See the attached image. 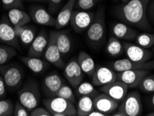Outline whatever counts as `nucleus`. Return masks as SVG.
Returning a JSON list of instances; mask_svg holds the SVG:
<instances>
[{"mask_svg":"<svg viewBox=\"0 0 154 116\" xmlns=\"http://www.w3.org/2000/svg\"><path fill=\"white\" fill-rule=\"evenodd\" d=\"M151 0H129L116 6L115 15L122 22L144 31L152 29L147 17V7Z\"/></svg>","mask_w":154,"mask_h":116,"instance_id":"obj_1","label":"nucleus"},{"mask_svg":"<svg viewBox=\"0 0 154 116\" xmlns=\"http://www.w3.org/2000/svg\"><path fill=\"white\" fill-rule=\"evenodd\" d=\"M47 110L53 116H76V108L74 104L60 97H47L43 100Z\"/></svg>","mask_w":154,"mask_h":116,"instance_id":"obj_2","label":"nucleus"},{"mask_svg":"<svg viewBox=\"0 0 154 116\" xmlns=\"http://www.w3.org/2000/svg\"><path fill=\"white\" fill-rule=\"evenodd\" d=\"M18 99L29 111L39 105L41 94L39 86L35 81H31L24 84L18 91Z\"/></svg>","mask_w":154,"mask_h":116,"instance_id":"obj_3","label":"nucleus"},{"mask_svg":"<svg viewBox=\"0 0 154 116\" xmlns=\"http://www.w3.org/2000/svg\"><path fill=\"white\" fill-rule=\"evenodd\" d=\"M106 33V17L104 9L99 8L95 13L94 19L87 29L86 36L90 43L98 45L103 41Z\"/></svg>","mask_w":154,"mask_h":116,"instance_id":"obj_4","label":"nucleus"},{"mask_svg":"<svg viewBox=\"0 0 154 116\" xmlns=\"http://www.w3.org/2000/svg\"><path fill=\"white\" fill-rule=\"evenodd\" d=\"M117 110L124 113L126 116H139L142 113L143 108L141 97L137 91L127 93L119 105Z\"/></svg>","mask_w":154,"mask_h":116,"instance_id":"obj_5","label":"nucleus"},{"mask_svg":"<svg viewBox=\"0 0 154 116\" xmlns=\"http://www.w3.org/2000/svg\"><path fill=\"white\" fill-rule=\"evenodd\" d=\"M45 60L54 66L64 69L65 63L56 43V31H51L49 34V41L44 52Z\"/></svg>","mask_w":154,"mask_h":116,"instance_id":"obj_6","label":"nucleus"},{"mask_svg":"<svg viewBox=\"0 0 154 116\" xmlns=\"http://www.w3.org/2000/svg\"><path fill=\"white\" fill-rule=\"evenodd\" d=\"M0 73L6 87L9 89H15L19 87L23 79L21 67L16 65H0Z\"/></svg>","mask_w":154,"mask_h":116,"instance_id":"obj_7","label":"nucleus"},{"mask_svg":"<svg viewBox=\"0 0 154 116\" xmlns=\"http://www.w3.org/2000/svg\"><path fill=\"white\" fill-rule=\"evenodd\" d=\"M95 13L88 11L74 10L69 24L76 33H81L87 30L92 23Z\"/></svg>","mask_w":154,"mask_h":116,"instance_id":"obj_8","label":"nucleus"},{"mask_svg":"<svg viewBox=\"0 0 154 116\" xmlns=\"http://www.w3.org/2000/svg\"><path fill=\"white\" fill-rule=\"evenodd\" d=\"M19 40L8 17H2L0 20V42L10 45L14 48H19Z\"/></svg>","mask_w":154,"mask_h":116,"instance_id":"obj_9","label":"nucleus"},{"mask_svg":"<svg viewBox=\"0 0 154 116\" xmlns=\"http://www.w3.org/2000/svg\"><path fill=\"white\" fill-rule=\"evenodd\" d=\"M109 67L115 72H120L132 70H153L154 69V61L139 63L134 62L128 58L119 59L109 63Z\"/></svg>","mask_w":154,"mask_h":116,"instance_id":"obj_10","label":"nucleus"},{"mask_svg":"<svg viewBox=\"0 0 154 116\" xmlns=\"http://www.w3.org/2000/svg\"><path fill=\"white\" fill-rule=\"evenodd\" d=\"M124 52L127 58L134 62L143 63L149 61L153 56V54L148 49L143 48L136 44L123 42Z\"/></svg>","mask_w":154,"mask_h":116,"instance_id":"obj_11","label":"nucleus"},{"mask_svg":"<svg viewBox=\"0 0 154 116\" xmlns=\"http://www.w3.org/2000/svg\"><path fill=\"white\" fill-rule=\"evenodd\" d=\"M64 76L72 88H76L84 79V72L79 66L77 59L72 58L65 65Z\"/></svg>","mask_w":154,"mask_h":116,"instance_id":"obj_12","label":"nucleus"},{"mask_svg":"<svg viewBox=\"0 0 154 116\" xmlns=\"http://www.w3.org/2000/svg\"><path fill=\"white\" fill-rule=\"evenodd\" d=\"M150 73V70H132L117 72V80L125 83L128 88H136L142 79Z\"/></svg>","mask_w":154,"mask_h":116,"instance_id":"obj_13","label":"nucleus"},{"mask_svg":"<svg viewBox=\"0 0 154 116\" xmlns=\"http://www.w3.org/2000/svg\"><path fill=\"white\" fill-rule=\"evenodd\" d=\"M128 86L125 83L116 80L113 82L100 86V91L112 97L119 103L126 96Z\"/></svg>","mask_w":154,"mask_h":116,"instance_id":"obj_14","label":"nucleus"},{"mask_svg":"<svg viewBox=\"0 0 154 116\" xmlns=\"http://www.w3.org/2000/svg\"><path fill=\"white\" fill-rule=\"evenodd\" d=\"M29 15L35 23L42 26L54 27L56 25V18L52 16L42 6L35 5L29 9Z\"/></svg>","mask_w":154,"mask_h":116,"instance_id":"obj_15","label":"nucleus"},{"mask_svg":"<svg viewBox=\"0 0 154 116\" xmlns=\"http://www.w3.org/2000/svg\"><path fill=\"white\" fill-rule=\"evenodd\" d=\"M94 108L97 111L111 115L119 107V102L112 99L105 93H99L93 99Z\"/></svg>","mask_w":154,"mask_h":116,"instance_id":"obj_16","label":"nucleus"},{"mask_svg":"<svg viewBox=\"0 0 154 116\" xmlns=\"http://www.w3.org/2000/svg\"><path fill=\"white\" fill-rule=\"evenodd\" d=\"M64 83V81L59 74L52 72L42 79V90L47 97H56V93Z\"/></svg>","mask_w":154,"mask_h":116,"instance_id":"obj_17","label":"nucleus"},{"mask_svg":"<svg viewBox=\"0 0 154 116\" xmlns=\"http://www.w3.org/2000/svg\"><path fill=\"white\" fill-rule=\"evenodd\" d=\"M117 80V73L109 67H96L92 77V83L94 86H102Z\"/></svg>","mask_w":154,"mask_h":116,"instance_id":"obj_18","label":"nucleus"},{"mask_svg":"<svg viewBox=\"0 0 154 116\" xmlns=\"http://www.w3.org/2000/svg\"><path fill=\"white\" fill-rule=\"evenodd\" d=\"M49 41V35L47 31L42 29L40 31L33 41L29 46L28 50V56H35V57H41L45 49L47 46Z\"/></svg>","mask_w":154,"mask_h":116,"instance_id":"obj_19","label":"nucleus"},{"mask_svg":"<svg viewBox=\"0 0 154 116\" xmlns=\"http://www.w3.org/2000/svg\"><path fill=\"white\" fill-rule=\"evenodd\" d=\"M111 32L113 36L119 40H133L138 34L136 29H133L124 22H115L111 27Z\"/></svg>","mask_w":154,"mask_h":116,"instance_id":"obj_20","label":"nucleus"},{"mask_svg":"<svg viewBox=\"0 0 154 116\" xmlns=\"http://www.w3.org/2000/svg\"><path fill=\"white\" fill-rule=\"evenodd\" d=\"M76 0H68L67 3L60 8L56 18L55 28L61 29L69 24L72 13L74 11Z\"/></svg>","mask_w":154,"mask_h":116,"instance_id":"obj_21","label":"nucleus"},{"mask_svg":"<svg viewBox=\"0 0 154 116\" xmlns=\"http://www.w3.org/2000/svg\"><path fill=\"white\" fill-rule=\"evenodd\" d=\"M19 58L31 72L35 74H40L48 67V63L40 57L35 56H20Z\"/></svg>","mask_w":154,"mask_h":116,"instance_id":"obj_22","label":"nucleus"},{"mask_svg":"<svg viewBox=\"0 0 154 116\" xmlns=\"http://www.w3.org/2000/svg\"><path fill=\"white\" fill-rule=\"evenodd\" d=\"M8 18L13 27L24 26L31 21L30 15L20 8H13L9 10Z\"/></svg>","mask_w":154,"mask_h":116,"instance_id":"obj_23","label":"nucleus"},{"mask_svg":"<svg viewBox=\"0 0 154 116\" xmlns=\"http://www.w3.org/2000/svg\"><path fill=\"white\" fill-rule=\"evenodd\" d=\"M77 61L84 74L92 77L96 70V65L93 58L87 52L82 50L79 52Z\"/></svg>","mask_w":154,"mask_h":116,"instance_id":"obj_24","label":"nucleus"},{"mask_svg":"<svg viewBox=\"0 0 154 116\" xmlns=\"http://www.w3.org/2000/svg\"><path fill=\"white\" fill-rule=\"evenodd\" d=\"M77 116H88L94 110L93 98L89 96H81L76 104Z\"/></svg>","mask_w":154,"mask_h":116,"instance_id":"obj_25","label":"nucleus"},{"mask_svg":"<svg viewBox=\"0 0 154 116\" xmlns=\"http://www.w3.org/2000/svg\"><path fill=\"white\" fill-rule=\"evenodd\" d=\"M106 51L112 57H118L124 52L123 42L115 36H110L106 46Z\"/></svg>","mask_w":154,"mask_h":116,"instance_id":"obj_26","label":"nucleus"},{"mask_svg":"<svg viewBox=\"0 0 154 116\" xmlns=\"http://www.w3.org/2000/svg\"><path fill=\"white\" fill-rule=\"evenodd\" d=\"M56 43L62 55H66L70 52L72 42L66 31H56Z\"/></svg>","mask_w":154,"mask_h":116,"instance_id":"obj_27","label":"nucleus"},{"mask_svg":"<svg viewBox=\"0 0 154 116\" xmlns=\"http://www.w3.org/2000/svg\"><path fill=\"white\" fill-rule=\"evenodd\" d=\"M76 93L79 97L81 96H89L93 99L99 94L93 84L83 81L76 88Z\"/></svg>","mask_w":154,"mask_h":116,"instance_id":"obj_28","label":"nucleus"},{"mask_svg":"<svg viewBox=\"0 0 154 116\" xmlns=\"http://www.w3.org/2000/svg\"><path fill=\"white\" fill-rule=\"evenodd\" d=\"M15 48L8 45H0V65H5L16 56Z\"/></svg>","mask_w":154,"mask_h":116,"instance_id":"obj_29","label":"nucleus"},{"mask_svg":"<svg viewBox=\"0 0 154 116\" xmlns=\"http://www.w3.org/2000/svg\"><path fill=\"white\" fill-rule=\"evenodd\" d=\"M36 29L32 26L26 25L23 31L20 34L19 39L24 46H30L35 38Z\"/></svg>","mask_w":154,"mask_h":116,"instance_id":"obj_30","label":"nucleus"},{"mask_svg":"<svg viewBox=\"0 0 154 116\" xmlns=\"http://www.w3.org/2000/svg\"><path fill=\"white\" fill-rule=\"evenodd\" d=\"M135 44L145 49H149L154 45V33H138L135 39Z\"/></svg>","mask_w":154,"mask_h":116,"instance_id":"obj_31","label":"nucleus"},{"mask_svg":"<svg viewBox=\"0 0 154 116\" xmlns=\"http://www.w3.org/2000/svg\"><path fill=\"white\" fill-rule=\"evenodd\" d=\"M140 90L145 93L154 92V75L147 74L138 85Z\"/></svg>","mask_w":154,"mask_h":116,"instance_id":"obj_32","label":"nucleus"},{"mask_svg":"<svg viewBox=\"0 0 154 116\" xmlns=\"http://www.w3.org/2000/svg\"><path fill=\"white\" fill-rule=\"evenodd\" d=\"M56 96L62 97V98L68 100L69 102H72L74 104H76V97L73 90H72V88L69 86H67L65 83L58 90Z\"/></svg>","mask_w":154,"mask_h":116,"instance_id":"obj_33","label":"nucleus"},{"mask_svg":"<svg viewBox=\"0 0 154 116\" xmlns=\"http://www.w3.org/2000/svg\"><path fill=\"white\" fill-rule=\"evenodd\" d=\"M14 111V104L11 99H0V116H12Z\"/></svg>","mask_w":154,"mask_h":116,"instance_id":"obj_34","label":"nucleus"},{"mask_svg":"<svg viewBox=\"0 0 154 116\" xmlns=\"http://www.w3.org/2000/svg\"><path fill=\"white\" fill-rule=\"evenodd\" d=\"M99 0H76L74 9L79 11H88L96 6Z\"/></svg>","mask_w":154,"mask_h":116,"instance_id":"obj_35","label":"nucleus"},{"mask_svg":"<svg viewBox=\"0 0 154 116\" xmlns=\"http://www.w3.org/2000/svg\"><path fill=\"white\" fill-rule=\"evenodd\" d=\"M2 4L3 8L6 11L13 8H24L22 0H2Z\"/></svg>","mask_w":154,"mask_h":116,"instance_id":"obj_36","label":"nucleus"},{"mask_svg":"<svg viewBox=\"0 0 154 116\" xmlns=\"http://www.w3.org/2000/svg\"><path fill=\"white\" fill-rule=\"evenodd\" d=\"M14 116H29L30 111L27 109L23 104L18 101L14 104V111H13Z\"/></svg>","mask_w":154,"mask_h":116,"instance_id":"obj_37","label":"nucleus"},{"mask_svg":"<svg viewBox=\"0 0 154 116\" xmlns=\"http://www.w3.org/2000/svg\"><path fill=\"white\" fill-rule=\"evenodd\" d=\"M31 116H51V113L46 108L35 107L30 111Z\"/></svg>","mask_w":154,"mask_h":116,"instance_id":"obj_38","label":"nucleus"},{"mask_svg":"<svg viewBox=\"0 0 154 116\" xmlns=\"http://www.w3.org/2000/svg\"><path fill=\"white\" fill-rule=\"evenodd\" d=\"M63 0H47L49 4V10L51 13H55L58 11Z\"/></svg>","mask_w":154,"mask_h":116,"instance_id":"obj_39","label":"nucleus"},{"mask_svg":"<svg viewBox=\"0 0 154 116\" xmlns=\"http://www.w3.org/2000/svg\"><path fill=\"white\" fill-rule=\"evenodd\" d=\"M6 95V86L2 75H0V99H3Z\"/></svg>","mask_w":154,"mask_h":116,"instance_id":"obj_40","label":"nucleus"},{"mask_svg":"<svg viewBox=\"0 0 154 116\" xmlns=\"http://www.w3.org/2000/svg\"><path fill=\"white\" fill-rule=\"evenodd\" d=\"M147 12L150 15L151 19L154 20V0H151L149 3L148 7H147Z\"/></svg>","mask_w":154,"mask_h":116,"instance_id":"obj_41","label":"nucleus"},{"mask_svg":"<svg viewBox=\"0 0 154 116\" xmlns=\"http://www.w3.org/2000/svg\"><path fill=\"white\" fill-rule=\"evenodd\" d=\"M26 25H24V26H19V27H14V30H15V32L16 33V35L18 38L20 37V34L22 33V31H23L24 27H25Z\"/></svg>","mask_w":154,"mask_h":116,"instance_id":"obj_42","label":"nucleus"},{"mask_svg":"<svg viewBox=\"0 0 154 116\" xmlns=\"http://www.w3.org/2000/svg\"><path fill=\"white\" fill-rule=\"evenodd\" d=\"M108 115L106 113L101 112V111H97L96 109H94V111H92L91 113H90L88 116H107Z\"/></svg>","mask_w":154,"mask_h":116,"instance_id":"obj_43","label":"nucleus"},{"mask_svg":"<svg viewBox=\"0 0 154 116\" xmlns=\"http://www.w3.org/2000/svg\"><path fill=\"white\" fill-rule=\"evenodd\" d=\"M110 115H112V116H126L124 113H122V111H120L119 110L114 111V112H113Z\"/></svg>","mask_w":154,"mask_h":116,"instance_id":"obj_44","label":"nucleus"},{"mask_svg":"<svg viewBox=\"0 0 154 116\" xmlns=\"http://www.w3.org/2000/svg\"><path fill=\"white\" fill-rule=\"evenodd\" d=\"M150 103H151V105L152 107L154 108V94L151 96V99H150Z\"/></svg>","mask_w":154,"mask_h":116,"instance_id":"obj_45","label":"nucleus"},{"mask_svg":"<svg viewBox=\"0 0 154 116\" xmlns=\"http://www.w3.org/2000/svg\"><path fill=\"white\" fill-rule=\"evenodd\" d=\"M30 1H33V2H47V0H30Z\"/></svg>","mask_w":154,"mask_h":116,"instance_id":"obj_46","label":"nucleus"},{"mask_svg":"<svg viewBox=\"0 0 154 116\" xmlns=\"http://www.w3.org/2000/svg\"><path fill=\"white\" fill-rule=\"evenodd\" d=\"M146 115H147V116H154V111H153V112H151V113H148V114Z\"/></svg>","mask_w":154,"mask_h":116,"instance_id":"obj_47","label":"nucleus"},{"mask_svg":"<svg viewBox=\"0 0 154 116\" xmlns=\"http://www.w3.org/2000/svg\"><path fill=\"white\" fill-rule=\"evenodd\" d=\"M129 0H122V2H123V3H125V2H127Z\"/></svg>","mask_w":154,"mask_h":116,"instance_id":"obj_48","label":"nucleus"},{"mask_svg":"<svg viewBox=\"0 0 154 116\" xmlns=\"http://www.w3.org/2000/svg\"><path fill=\"white\" fill-rule=\"evenodd\" d=\"M153 52H154V47L153 48Z\"/></svg>","mask_w":154,"mask_h":116,"instance_id":"obj_49","label":"nucleus"}]
</instances>
